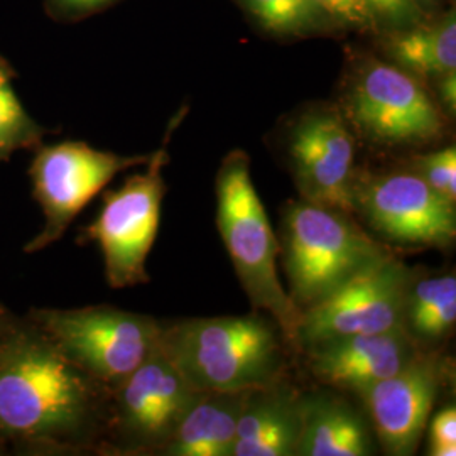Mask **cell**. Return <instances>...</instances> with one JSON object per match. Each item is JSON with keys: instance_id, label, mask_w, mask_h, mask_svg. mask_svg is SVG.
Wrapping results in <instances>:
<instances>
[{"instance_id": "6da1fadb", "label": "cell", "mask_w": 456, "mask_h": 456, "mask_svg": "<svg viewBox=\"0 0 456 456\" xmlns=\"http://www.w3.org/2000/svg\"><path fill=\"white\" fill-rule=\"evenodd\" d=\"M110 394L28 316L0 326V446L39 455L100 450Z\"/></svg>"}, {"instance_id": "83f0119b", "label": "cell", "mask_w": 456, "mask_h": 456, "mask_svg": "<svg viewBox=\"0 0 456 456\" xmlns=\"http://www.w3.org/2000/svg\"><path fill=\"white\" fill-rule=\"evenodd\" d=\"M9 316H11V313L5 310V308L2 306V303H0V326L4 325V322H5Z\"/></svg>"}, {"instance_id": "ac0fdd59", "label": "cell", "mask_w": 456, "mask_h": 456, "mask_svg": "<svg viewBox=\"0 0 456 456\" xmlns=\"http://www.w3.org/2000/svg\"><path fill=\"white\" fill-rule=\"evenodd\" d=\"M456 322V277L416 276L411 284L404 313V330L414 343L436 345L453 331Z\"/></svg>"}, {"instance_id": "30bf717a", "label": "cell", "mask_w": 456, "mask_h": 456, "mask_svg": "<svg viewBox=\"0 0 456 456\" xmlns=\"http://www.w3.org/2000/svg\"><path fill=\"white\" fill-rule=\"evenodd\" d=\"M352 210L375 237L419 248H450L456 239L455 203L438 195L409 167L359 173Z\"/></svg>"}, {"instance_id": "ba28073f", "label": "cell", "mask_w": 456, "mask_h": 456, "mask_svg": "<svg viewBox=\"0 0 456 456\" xmlns=\"http://www.w3.org/2000/svg\"><path fill=\"white\" fill-rule=\"evenodd\" d=\"M343 115L379 146H424L446 129L444 115L421 83L406 69L375 60L352 77Z\"/></svg>"}, {"instance_id": "7c38bea8", "label": "cell", "mask_w": 456, "mask_h": 456, "mask_svg": "<svg viewBox=\"0 0 456 456\" xmlns=\"http://www.w3.org/2000/svg\"><path fill=\"white\" fill-rule=\"evenodd\" d=\"M355 137L340 109L316 103L297 115L286 137L288 167L299 198L352 213Z\"/></svg>"}, {"instance_id": "7a4b0ae2", "label": "cell", "mask_w": 456, "mask_h": 456, "mask_svg": "<svg viewBox=\"0 0 456 456\" xmlns=\"http://www.w3.org/2000/svg\"><path fill=\"white\" fill-rule=\"evenodd\" d=\"M159 346L198 392H240L288 375L291 345L271 316L188 318L161 323Z\"/></svg>"}, {"instance_id": "44dd1931", "label": "cell", "mask_w": 456, "mask_h": 456, "mask_svg": "<svg viewBox=\"0 0 456 456\" xmlns=\"http://www.w3.org/2000/svg\"><path fill=\"white\" fill-rule=\"evenodd\" d=\"M262 28L277 34H303L328 22L313 0H242Z\"/></svg>"}, {"instance_id": "cb8c5ba5", "label": "cell", "mask_w": 456, "mask_h": 456, "mask_svg": "<svg viewBox=\"0 0 456 456\" xmlns=\"http://www.w3.org/2000/svg\"><path fill=\"white\" fill-rule=\"evenodd\" d=\"M429 423V421H428ZM431 456L456 455L455 406L441 409L429 423V452Z\"/></svg>"}, {"instance_id": "8fae6325", "label": "cell", "mask_w": 456, "mask_h": 456, "mask_svg": "<svg viewBox=\"0 0 456 456\" xmlns=\"http://www.w3.org/2000/svg\"><path fill=\"white\" fill-rule=\"evenodd\" d=\"M416 269L395 254L348 281L318 305L303 311L299 350L350 335L404 328L408 294Z\"/></svg>"}, {"instance_id": "4fadbf2b", "label": "cell", "mask_w": 456, "mask_h": 456, "mask_svg": "<svg viewBox=\"0 0 456 456\" xmlns=\"http://www.w3.org/2000/svg\"><path fill=\"white\" fill-rule=\"evenodd\" d=\"M448 377V362L421 350L404 369L360 392L375 436L387 455L416 453Z\"/></svg>"}, {"instance_id": "277c9868", "label": "cell", "mask_w": 456, "mask_h": 456, "mask_svg": "<svg viewBox=\"0 0 456 456\" xmlns=\"http://www.w3.org/2000/svg\"><path fill=\"white\" fill-rule=\"evenodd\" d=\"M215 193L216 227L252 308L267 313L291 348L299 352L303 311L277 274L281 245L252 183L250 161L244 151H230L224 158Z\"/></svg>"}, {"instance_id": "3957f363", "label": "cell", "mask_w": 456, "mask_h": 456, "mask_svg": "<svg viewBox=\"0 0 456 456\" xmlns=\"http://www.w3.org/2000/svg\"><path fill=\"white\" fill-rule=\"evenodd\" d=\"M279 245L289 296L301 311L394 256L355 215L303 198L284 205Z\"/></svg>"}, {"instance_id": "5b68a950", "label": "cell", "mask_w": 456, "mask_h": 456, "mask_svg": "<svg viewBox=\"0 0 456 456\" xmlns=\"http://www.w3.org/2000/svg\"><path fill=\"white\" fill-rule=\"evenodd\" d=\"M39 326L66 359L112 392L158 348L161 322L114 306L34 308Z\"/></svg>"}, {"instance_id": "52a82bcc", "label": "cell", "mask_w": 456, "mask_h": 456, "mask_svg": "<svg viewBox=\"0 0 456 456\" xmlns=\"http://www.w3.org/2000/svg\"><path fill=\"white\" fill-rule=\"evenodd\" d=\"M201 394L186 382L158 345L110 394L100 450L118 455H159Z\"/></svg>"}, {"instance_id": "5bb4252c", "label": "cell", "mask_w": 456, "mask_h": 456, "mask_svg": "<svg viewBox=\"0 0 456 456\" xmlns=\"http://www.w3.org/2000/svg\"><path fill=\"white\" fill-rule=\"evenodd\" d=\"M306 350L310 372L320 384L357 395L404 369L421 352L404 328L333 338Z\"/></svg>"}, {"instance_id": "d6986e66", "label": "cell", "mask_w": 456, "mask_h": 456, "mask_svg": "<svg viewBox=\"0 0 456 456\" xmlns=\"http://www.w3.org/2000/svg\"><path fill=\"white\" fill-rule=\"evenodd\" d=\"M392 60L418 77L438 78L456 69V17L448 12L431 26L394 34L387 43Z\"/></svg>"}, {"instance_id": "d4e9b609", "label": "cell", "mask_w": 456, "mask_h": 456, "mask_svg": "<svg viewBox=\"0 0 456 456\" xmlns=\"http://www.w3.org/2000/svg\"><path fill=\"white\" fill-rule=\"evenodd\" d=\"M375 19L382 17L394 24L408 26L419 19V5L416 0H363Z\"/></svg>"}, {"instance_id": "9a60e30c", "label": "cell", "mask_w": 456, "mask_h": 456, "mask_svg": "<svg viewBox=\"0 0 456 456\" xmlns=\"http://www.w3.org/2000/svg\"><path fill=\"white\" fill-rule=\"evenodd\" d=\"M303 404L305 392L289 384L288 375L247 391L232 456H296Z\"/></svg>"}, {"instance_id": "9c48e42d", "label": "cell", "mask_w": 456, "mask_h": 456, "mask_svg": "<svg viewBox=\"0 0 456 456\" xmlns=\"http://www.w3.org/2000/svg\"><path fill=\"white\" fill-rule=\"evenodd\" d=\"M154 152L120 156L82 141L34 149L29 166L34 200L45 213V227L24 247L26 254L45 250L65 235L78 213L122 171L146 166Z\"/></svg>"}, {"instance_id": "e0dca14e", "label": "cell", "mask_w": 456, "mask_h": 456, "mask_svg": "<svg viewBox=\"0 0 456 456\" xmlns=\"http://www.w3.org/2000/svg\"><path fill=\"white\" fill-rule=\"evenodd\" d=\"M245 394L203 392L159 455L232 456Z\"/></svg>"}, {"instance_id": "603a6c76", "label": "cell", "mask_w": 456, "mask_h": 456, "mask_svg": "<svg viewBox=\"0 0 456 456\" xmlns=\"http://www.w3.org/2000/svg\"><path fill=\"white\" fill-rule=\"evenodd\" d=\"M326 20L355 31H374L377 19L363 0H313Z\"/></svg>"}, {"instance_id": "7402d4cb", "label": "cell", "mask_w": 456, "mask_h": 456, "mask_svg": "<svg viewBox=\"0 0 456 456\" xmlns=\"http://www.w3.org/2000/svg\"><path fill=\"white\" fill-rule=\"evenodd\" d=\"M408 167L438 195L456 205L455 147L448 146L435 152L418 154L409 161Z\"/></svg>"}, {"instance_id": "ffe728a7", "label": "cell", "mask_w": 456, "mask_h": 456, "mask_svg": "<svg viewBox=\"0 0 456 456\" xmlns=\"http://www.w3.org/2000/svg\"><path fill=\"white\" fill-rule=\"evenodd\" d=\"M14 78V68L0 54V164L7 163L17 151L41 146L48 132L20 103Z\"/></svg>"}, {"instance_id": "4316f807", "label": "cell", "mask_w": 456, "mask_h": 456, "mask_svg": "<svg viewBox=\"0 0 456 456\" xmlns=\"http://www.w3.org/2000/svg\"><path fill=\"white\" fill-rule=\"evenodd\" d=\"M438 97L440 102L443 103V107L455 114L456 110V73L455 71H450V73H444L438 77Z\"/></svg>"}, {"instance_id": "8992f818", "label": "cell", "mask_w": 456, "mask_h": 456, "mask_svg": "<svg viewBox=\"0 0 456 456\" xmlns=\"http://www.w3.org/2000/svg\"><path fill=\"white\" fill-rule=\"evenodd\" d=\"M167 161L166 149L156 151L144 173L132 175L118 190L103 193L95 222L82 230L78 242H97L107 282L114 289L151 281L146 261L159 228Z\"/></svg>"}, {"instance_id": "2e32d148", "label": "cell", "mask_w": 456, "mask_h": 456, "mask_svg": "<svg viewBox=\"0 0 456 456\" xmlns=\"http://www.w3.org/2000/svg\"><path fill=\"white\" fill-rule=\"evenodd\" d=\"M374 455L372 433L359 411L330 392L305 394L296 456Z\"/></svg>"}, {"instance_id": "484cf974", "label": "cell", "mask_w": 456, "mask_h": 456, "mask_svg": "<svg viewBox=\"0 0 456 456\" xmlns=\"http://www.w3.org/2000/svg\"><path fill=\"white\" fill-rule=\"evenodd\" d=\"M53 7L63 14H85L97 11L100 7L110 4L112 0H49Z\"/></svg>"}]
</instances>
